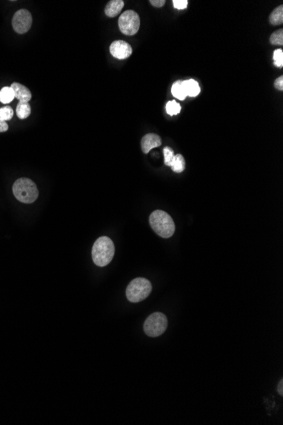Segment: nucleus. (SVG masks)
Returning <instances> with one entry per match:
<instances>
[{
    "mask_svg": "<svg viewBox=\"0 0 283 425\" xmlns=\"http://www.w3.org/2000/svg\"><path fill=\"white\" fill-rule=\"evenodd\" d=\"M115 255V245L107 236H102L97 239L92 249V257L98 266H107L113 259Z\"/></svg>",
    "mask_w": 283,
    "mask_h": 425,
    "instance_id": "1",
    "label": "nucleus"
},
{
    "mask_svg": "<svg viewBox=\"0 0 283 425\" xmlns=\"http://www.w3.org/2000/svg\"><path fill=\"white\" fill-rule=\"evenodd\" d=\"M150 224L153 231L164 239L173 235L176 226L171 216L163 211L156 210L150 216Z\"/></svg>",
    "mask_w": 283,
    "mask_h": 425,
    "instance_id": "2",
    "label": "nucleus"
},
{
    "mask_svg": "<svg viewBox=\"0 0 283 425\" xmlns=\"http://www.w3.org/2000/svg\"><path fill=\"white\" fill-rule=\"evenodd\" d=\"M12 190L15 197L19 201L25 204L33 203L39 195L37 185L34 183L33 181L27 177H21L17 179L14 183Z\"/></svg>",
    "mask_w": 283,
    "mask_h": 425,
    "instance_id": "3",
    "label": "nucleus"
},
{
    "mask_svg": "<svg viewBox=\"0 0 283 425\" xmlns=\"http://www.w3.org/2000/svg\"><path fill=\"white\" fill-rule=\"evenodd\" d=\"M151 291L152 284L150 281L144 278H137L127 286L126 295L129 301L137 303L148 298Z\"/></svg>",
    "mask_w": 283,
    "mask_h": 425,
    "instance_id": "4",
    "label": "nucleus"
},
{
    "mask_svg": "<svg viewBox=\"0 0 283 425\" xmlns=\"http://www.w3.org/2000/svg\"><path fill=\"white\" fill-rule=\"evenodd\" d=\"M168 326L166 316L161 312H154L148 317L143 324V330L150 337H158L166 332Z\"/></svg>",
    "mask_w": 283,
    "mask_h": 425,
    "instance_id": "5",
    "label": "nucleus"
},
{
    "mask_svg": "<svg viewBox=\"0 0 283 425\" xmlns=\"http://www.w3.org/2000/svg\"><path fill=\"white\" fill-rule=\"evenodd\" d=\"M120 32L127 36L137 34L140 27V17L134 10H127L122 13L118 20Z\"/></svg>",
    "mask_w": 283,
    "mask_h": 425,
    "instance_id": "6",
    "label": "nucleus"
},
{
    "mask_svg": "<svg viewBox=\"0 0 283 425\" xmlns=\"http://www.w3.org/2000/svg\"><path fill=\"white\" fill-rule=\"evenodd\" d=\"M33 24L32 14L27 10H17L12 19V27L16 33L24 34L30 30Z\"/></svg>",
    "mask_w": 283,
    "mask_h": 425,
    "instance_id": "7",
    "label": "nucleus"
},
{
    "mask_svg": "<svg viewBox=\"0 0 283 425\" xmlns=\"http://www.w3.org/2000/svg\"><path fill=\"white\" fill-rule=\"evenodd\" d=\"M110 51L115 58L119 60H125L132 55L133 48L129 43L123 40H117L111 43Z\"/></svg>",
    "mask_w": 283,
    "mask_h": 425,
    "instance_id": "8",
    "label": "nucleus"
},
{
    "mask_svg": "<svg viewBox=\"0 0 283 425\" xmlns=\"http://www.w3.org/2000/svg\"><path fill=\"white\" fill-rule=\"evenodd\" d=\"M162 143V140L158 134L155 133H148L145 136L143 137L141 140V148L144 154L150 153V150L160 147Z\"/></svg>",
    "mask_w": 283,
    "mask_h": 425,
    "instance_id": "9",
    "label": "nucleus"
},
{
    "mask_svg": "<svg viewBox=\"0 0 283 425\" xmlns=\"http://www.w3.org/2000/svg\"><path fill=\"white\" fill-rule=\"evenodd\" d=\"M11 89L15 93V98L20 102H29L32 99V93L27 87L24 86L19 83H13L11 84Z\"/></svg>",
    "mask_w": 283,
    "mask_h": 425,
    "instance_id": "10",
    "label": "nucleus"
},
{
    "mask_svg": "<svg viewBox=\"0 0 283 425\" xmlns=\"http://www.w3.org/2000/svg\"><path fill=\"white\" fill-rule=\"evenodd\" d=\"M123 7L124 1L122 0H111L107 3L104 13L107 17H116L121 12Z\"/></svg>",
    "mask_w": 283,
    "mask_h": 425,
    "instance_id": "11",
    "label": "nucleus"
},
{
    "mask_svg": "<svg viewBox=\"0 0 283 425\" xmlns=\"http://www.w3.org/2000/svg\"><path fill=\"white\" fill-rule=\"evenodd\" d=\"M183 85L187 96L195 97L200 94V87L195 80L189 79L183 81Z\"/></svg>",
    "mask_w": 283,
    "mask_h": 425,
    "instance_id": "12",
    "label": "nucleus"
},
{
    "mask_svg": "<svg viewBox=\"0 0 283 425\" xmlns=\"http://www.w3.org/2000/svg\"><path fill=\"white\" fill-rule=\"evenodd\" d=\"M170 166L175 173H183L186 167V162H185L183 156H182L181 154H177L176 156H174L173 159L170 162Z\"/></svg>",
    "mask_w": 283,
    "mask_h": 425,
    "instance_id": "13",
    "label": "nucleus"
},
{
    "mask_svg": "<svg viewBox=\"0 0 283 425\" xmlns=\"http://www.w3.org/2000/svg\"><path fill=\"white\" fill-rule=\"evenodd\" d=\"M171 93L175 98L180 100H185L187 96L182 81H177L176 83H174L172 88H171Z\"/></svg>",
    "mask_w": 283,
    "mask_h": 425,
    "instance_id": "14",
    "label": "nucleus"
},
{
    "mask_svg": "<svg viewBox=\"0 0 283 425\" xmlns=\"http://www.w3.org/2000/svg\"><path fill=\"white\" fill-rule=\"evenodd\" d=\"M31 106L29 102H20L17 104V115L20 119H26L31 115Z\"/></svg>",
    "mask_w": 283,
    "mask_h": 425,
    "instance_id": "15",
    "label": "nucleus"
},
{
    "mask_svg": "<svg viewBox=\"0 0 283 425\" xmlns=\"http://www.w3.org/2000/svg\"><path fill=\"white\" fill-rule=\"evenodd\" d=\"M15 99V93L11 87H3L0 90V102L3 104H9Z\"/></svg>",
    "mask_w": 283,
    "mask_h": 425,
    "instance_id": "16",
    "label": "nucleus"
},
{
    "mask_svg": "<svg viewBox=\"0 0 283 425\" xmlns=\"http://www.w3.org/2000/svg\"><path fill=\"white\" fill-rule=\"evenodd\" d=\"M270 22L273 26H277L281 25L283 22V6L277 7L275 10L272 11V13L270 14Z\"/></svg>",
    "mask_w": 283,
    "mask_h": 425,
    "instance_id": "17",
    "label": "nucleus"
},
{
    "mask_svg": "<svg viewBox=\"0 0 283 425\" xmlns=\"http://www.w3.org/2000/svg\"><path fill=\"white\" fill-rule=\"evenodd\" d=\"M13 116L14 110L10 106H5L0 108V121L3 122L10 121L13 118Z\"/></svg>",
    "mask_w": 283,
    "mask_h": 425,
    "instance_id": "18",
    "label": "nucleus"
},
{
    "mask_svg": "<svg viewBox=\"0 0 283 425\" xmlns=\"http://www.w3.org/2000/svg\"><path fill=\"white\" fill-rule=\"evenodd\" d=\"M181 109L182 108H181L180 105L177 103L176 100H172V101L167 102L166 112L168 113V115H170V116L177 115V114L180 113Z\"/></svg>",
    "mask_w": 283,
    "mask_h": 425,
    "instance_id": "19",
    "label": "nucleus"
},
{
    "mask_svg": "<svg viewBox=\"0 0 283 425\" xmlns=\"http://www.w3.org/2000/svg\"><path fill=\"white\" fill-rule=\"evenodd\" d=\"M270 43L273 45H283V30H279L271 34L270 38Z\"/></svg>",
    "mask_w": 283,
    "mask_h": 425,
    "instance_id": "20",
    "label": "nucleus"
},
{
    "mask_svg": "<svg viewBox=\"0 0 283 425\" xmlns=\"http://www.w3.org/2000/svg\"><path fill=\"white\" fill-rule=\"evenodd\" d=\"M273 60L276 67L279 68L283 67V51L282 49H278L274 51Z\"/></svg>",
    "mask_w": 283,
    "mask_h": 425,
    "instance_id": "21",
    "label": "nucleus"
},
{
    "mask_svg": "<svg viewBox=\"0 0 283 425\" xmlns=\"http://www.w3.org/2000/svg\"><path fill=\"white\" fill-rule=\"evenodd\" d=\"M163 152L165 156V164L166 166H170V162L175 156L173 150L170 147L166 146L164 148Z\"/></svg>",
    "mask_w": 283,
    "mask_h": 425,
    "instance_id": "22",
    "label": "nucleus"
},
{
    "mask_svg": "<svg viewBox=\"0 0 283 425\" xmlns=\"http://www.w3.org/2000/svg\"><path fill=\"white\" fill-rule=\"evenodd\" d=\"M188 4L187 0H174L173 5L177 10H184Z\"/></svg>",
    "mask_w": 283,
    "mask_h": 425,
    "instance_id": "23",
    "label": "nucleus"
},
{
    "mask_svg": "<svg viewBox=\"0 0 283 425\" xmlns=\"http://www.w3.org/2000/svg\"><path fill=\"white\" fill-rule=\"evenodd\" d=\"M274 85H275V88L277 89L280 90V91H283V76H281L280 77H278L276 81H275V83H274Z\"/></svg>",
    "mask_w": 283,
    "mask_h": 425,
    "instance_id": "24",
    "label": "nucleus"
},
{
    "mask_svg": "<svg viewBox=\"0 0 283 425\" xmlns=\"http://www.w3.org/2000/svg\"><path fill=\"white\" fill-rule=\"evenodd\" d=\"M150 3H151L153 6L157 7V8H160V7L165 5L166 1H165V0H150Z\"/></svg>",
    "mask_w": 283,
    "mask_h": 425,
    "instance_id": "25",
    "label": "nucleus"
},
{
    "mask_svg": "<svg viewBox=\"0 0 283 425\" xmlns=\"http://www.w3.org/2000/svg\"><path fill=\"white\" fill-rule=\"evenodd\" d=\"M9 129V125L7 124L6 122L0 121V133L6 132L7 130Z\"/></svg>",
    "mask_w": 283,
    "mask_h": 425,
    "instance_id": "26",
    "label": "nucleus"
},
{
    "mask_svg": "<svg viewBox=\"0 0 283 425\" xmlns=\"http://www.w3.org/2000/svg\"><path fill=\"white\" fill-rule=\"evenodd\" d=\"M277 392L280 394L281 395H283V379H282L280 380V382L278 384V386H277Z\"/></svg>",
    "mask_w": 283,
    "mask_h": 425,
    "instance_id": "27",
    "label": "nucleus"
}]
</instances>
